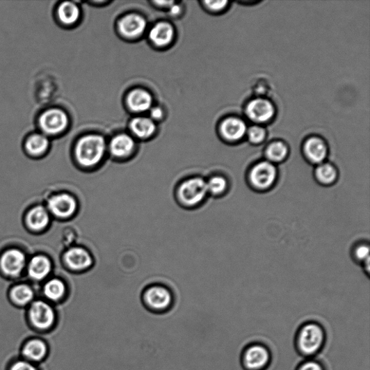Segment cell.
Returning a JSON list of instances; mask_svg holds the SVG:
<instances>
[{
    "label": "cell",
    "mask_w": 370,
    "mask_h": 370,
    "mask_svg": "<svg viewBox=\"0 0 370 370\" xmlns=\"http://www.w3.org/2000/svg\"><path fill=\"white\" fill-rule=\"evenodd\" d=\"M326 339L324 327L316 321H308L302 324L296 332L295 350L305 360L314 359L324 348Z\"/></svg>",
    "instance_id": "1"
},
{
    "label": "cell",
    "mask_w": 370,
    "mask_h": 370,
    "mask_svg": "<svg viewBox=\"0 0 370 370\" xmlns=\"http://www.w3.org/2000/svg\"><path fill=\"white\" fill-rule=\"evenodd\" d=\"M106 150L104 139L98 135H89L81 138L76 147V157L86 168L97 165L103 159Z\"/></svg>",
    "instance_id": "2"
},
{
    "label": "cell",
    "mask_w": 370,
    "mask_h": 370,
    "mask_svg": "<svg viewBox=\"0 0 370 370\" xmlns=\"http://www.w3.org/2000/svg\"><path fill=\"white\" fill-rule=\"evenodd\" d=\"M28 321L35 330L48 332L57 324V313L48 303L42 300L34 301L29 308Z\"/></svg>",
    "instance_id": "3"
},
{
    "label": "cell",
    "mask_w": 370,
    "mask_h": 370,
    "mask_svg": "<svg viewBox=\"0 0 370 370\" xmlns=\"http://www.w3.org/2000/svg\"><path fill=\"white\" fill-rule=\"evenodd\" d=\"M240 362L244 370H266L272 362V353L266 344L253 342L243 350Z\"/></svg>",
    "instance_id": "4"
},
{
    "label": "cell",
    "mask_w": 370,
    "mask_h": 370,
    "mask_svg": "<svg viewBox=\"0 0 370 370\" xmlns=\"http://www.w3.org/2000/svg\"><path fill=\"white\" fill-rule=\"evenodd\" d=\"M209 194L207 183L201 177H193L182 182L177 189V196L184 206L193 207L206 199Z\"/></svg>",
    "instance_id": "5"
},
{
    "label": "cell",
    "mask_w": 370,
    "mask_h": 370,
    "mask_svg": "<svg viewBox=\"0 0 370 370\" xmlns=\"http://www.w3.org/2000/svg\"><path fill=\"white\" fill-rule=\"evenodd\" d=\"M144 306L154 313H164L170 310L173 304L170 290L161 286L147 288L143 294Z\"/></svg>",
    "instance_id": "6"
},
{
    "label": "cell",
    "mask_w": 370,
    "mask_h": 370,
    "mask_svg": "<svg viewBox=\"0 0 370 370\" xmlns=\"http://www.w3.org/2000/svg\"><path fill=\"white\" fill-rule=\"evenodd\" d=\"M278 172L275 165L269 161L256 163L249 173V182L256 191L270 190L275 184Z\"/></svg>",
    "instance_id": "7"
},
{
    "label": "cell",
    "mask_w": 370,
    "mask_h": 370,
    "mask_svg": "<svg viewBox=\"0 0 370 370\" xmlns=\"http://www.w3.org/2000/svg\"><path fill=\"white\" fill-rule=\"evenodd\" d=\"M69 123L68 117L60 108H51L45 112L39 118L41 131L47 135H58L65 131Z\"/></svg>",
    "instance_id": "8"
},
{
    "label": "cell",
    "mask_w": 370,
    "mask_h": 370,
    "mask_svg": "<svg viewBox=\"0 0 370 370\" xmlns=\"http://www.w3.org/2000/svg\"><path fill=\"white\" fill-rule=\"evenodd\" d=\"M49 209L54 215L61 218L73 216L78 209L75 198L67 193L53 196L49 201Z\"/></svg>",
    "instance_id": "9"
},
{
    "label": "cell",
    "mask_w": 370,
    "mask_h": 370,
    "mask_svg": "<svg viewBox=\"0 0 370 370\" xmlns=\"http://www.w3.org/2000/svg\"><path fill=\"white\" fill-rule=\"evenodd\" d=\"M49 355L47 343L39 338L27 340L22 348V358L37 364L43 362Z\"/></svg>",
    "instance_id": "10"
},
{
    "label": "cell",
    "mask_w": 370,
    "mask_h": 370,
    "mask_svg": "<svg viewBox=\"0 0 370 370\" xmlns=\"http://www.w3.org/2000/svg\"><path fill=\"white\" fill-rule=\"evenodd\" d=\"M64 259L69 268L76 271H85L94 264V259L90 253L81 247L69 249L65 253Z\"/></svg>",
    "instance_id": "11"
},
{
    "label": "cell",
    "mask_w": 370,
    "mask_h": 370,
    "mask_svg": "<svg viewBox=\"0 0 370 370\" xmlns=\"http://www.w3.org/2000/svg\"><path fill=\"white\" fill-rule=\"evenodd\" d=\"M246 113L251 120L257 123H264L272 119L275 113V108L269 101L257 99L249 103Z\"/></svg>",
    "instance_id": "12"
},
{
    "label": "cell",
    "mask_w": 370,
    "mask_h": 370,
    "mask_svg": "<svg viewBox=\"0 0 370 370\" xmlns=\"http://www.w3.org/2000/svg\"><path fill=\"white\" fill-rule=\"evenodd\" d=\"M26 264L25 255L19 250L12 249L6 251L1 257L3 271L9 275L15 276L21 273Z\"/></svg>",
    "instance_id": "13"
},
{
    "label": "cell",
    "mask_w": 370,
    "mask_h": 370,
    "mask_svg": "<svg viewBox=\"0 0 370 370\" xmlns=\"http://www.w3.org/2000/svg\"><path fill=\"white\" fill-rule=\"evenodd\" d=\"M304 152L310 162L317 164L323 163L328 154L324 141L318 138L308 139L305 144Z\"/></svg>",
    "instance_id": "14"
},
{
    "label": "cell",
    "mask_w": 370,
    "mask_h": 370,
    "mask_svg": "<svg viewBox=\"0 0 370 370\" xmlns=\"http://www.w3.org/2000/svg\"><path fill=\"white\" fill-rule=\"evenodd\" d=\"M247 127L246 123L235 118H228L222 122L220 132L223 136L231 141L241 139L246 134Z\"/></svg>",
    "instance_id": "15"
},
{
    "label": "cell",
    "mask_w": 370,
    "mask_h": 370,
    "mask_svg": "<svg viewBox=\"0 0 370 370\" xmlns=\"http://www.w3.org/2000/svg\"><path fill=\"white\" fill-rule=\"evenodd\" d=\"M146 28L144 18L136 14L124 17L120 22V29L122 34L128 37H136L142 34Z\"/></svg>",
    "instance_id": "16"
},
{
    "label": "cell",
    "mask_w": 370,
    "mask_h": 370,
    "mask_svg": "<svg viewBox=\"0 0 370 370\" xmlns=\"http://www.w3.org/2000/svg\"><path fill=\"white\" fill-rule=\"evenodd\" d=\"M51 270L49 259L44 255L33 257L29 264V274L32 279L42 280L47 276Z\"/></svg>",
    "instance_id": "17"
},
{
    "label": "cell",
    "mask_w": 370,
    "mask_h": 370,
    "mask_svg": "<svg viewBox=\"0 0 370 370\" xmlns=\"http://www.w3.org/2000/svg\"><path fill=\"white\" fill-rule=\"evenodd\" d=\"M135 147L134 140L127 135L122 134L115 137L110 143V151L118 158L126 157L131 154Z\"/></svg>",
    "instance_id": "18"
},
{
    "label": "cell",
    "mask_w": 370,
    "mask_h": 370,
    "mask_svg": "<svg viewBox=\"0 0 370 370\" xmlns=\"http://www.w3.org/2000/svg\"><path fill=\"white\" fill-rule=\"evenodd\" d=\"M127 103L135 112H145L152 104V97L149 92L142 89L134 90L128 95Z\"/></svg>",
    "instance_id": "19"
},
{
    "label": "cell",
    "mask_w": 370,
    "mask_h": 370,
    "mask_svg": "<svg viewBox=\"0 0 370 370\" xmlns=\"http://www.w3.org/2000/svg\"><path fill=\"white\" fill-rule=\"evenodd\" d=\"M150 37L154 45L163 47L172 42L174 37V29L168 23H159L152 29Z\"/></svg>",
    "instance_id": "20"
},
{
    "label": "cell",
    "mask_w": 370,
    "mask_h": 370,
    "mask_svg": "<svg viewBox=\"0 0 370 370\" xmlns=\"http://www.w3.org/2000/svg\"><path fill=\"white\" fill-rule=\"evenodd\" d=\"M49 140L44 134H35L26 140L25 147L27 152L32 156H39L44 154L48 150Z\"/></svg>",
    "instance_id": "21"
},
{
    "label": "cell",
    "mask_w": 370,
    "mask_h": 370,
    "mask_svg": "<svg viewBox=\"0 0 370 370\" xmlns=\"http://www.w3.org/2000/svg\"><path fill=\"white\" fill-rule=\"evenodd\" d=\"M314 177L321 184L330 186L337 180L338 172L334 166L328 163H322L319 164L314 171Z\"/></svg>",
    "instance_id": "22"
},
{
    "label": "cell",
    "mask_w": 370,
    "mask_h": 370,
    "mask_svg": "<svg viewBox=\"0 0 370 370\" xmlns=\"http://www.w3.org/2000/svg\"><path fill=\"white\" fill-rule=\"evenodd\" d=\"M29 227L34 230H42L49 224V215L43 207H36L32 209L27 217Z\"/></svg>",
    "instance_id": "23"
},
{
    "label": "cell",
    "mask_w": 370,
    "mask_h": 370,
    "mask_svg": "<svg viewBox=\"0 0 370 370\" xmlns=\"http://www.w3.org/2000/svg\"><path fill=\"white\" fill-rule=\"evenodd\" d=\"M10 298L16 305L25 307L33 303L34 292L29 286L20 284L12 289Z\"/></svg>",
    "instance_id": "24"
},
{
    "label": "cell",
    "mask_w": 370,
    "mask_h": 370,
    "mask_svg": "<svg viewBox=\"0 0 370 370\" xmlns=\"http://www.w3.org/2000/svg\"><path fill=\"white\" fill-rule=\"evenodd\" d=\"M80 10L78 6L72 2H64L58 9L60 21L66 25L75 24L80 17Z\"/></svg>",
    "instance_id": "25"
},
{
    "label": "cell",
    "mask_w": 370,
    "mask_h": 370,
    "mask_svg": "<svg viewBox=\"0 0 370 370\" xmlns=\"http://www.w3.org/2000/svg\"><path fill=\"white\" fill-rule=\"evenodd\" d=\"M132 131L139 138H146L156 131V125L152 119L137 118L131 122Z\"/></svg>",
    "instance_id": "26"
},
{
    "label": "cell",
    "mask_w": 370,
    "mask_h": 370,
    "mask_svg": "<svg viewBox=\"0 0 370 370\" xmlns=\"http://www.w3.org/2000/svg\"><path fill=\"white\" fill-rule=\"evenodd\" d=\"M66 293L65 284L58 279L49 281L44 287L45 297L51 302H59L63 300Z\"/></svg>",
    "instance_id": "27"
},
{
    "label": "cell",
    "mask_w": 370,
    "mask_h": 370,
    "mask_svg": "<svg viewBox=\"0 0 370 370\" xmlns=\"http://www.w3.org/2000/svg\"><path fill=\"white\" fill-rule=\"evenodd\" d=\"M288 152V147L284 143L275 142L267 147L266 155L269 162L280 163L287 158Z\"/></svg>",
    "instance_id": "28"
},
{
    "label": "cell",
    "mask_w": 370,
    "mask_h": 370,
    "mask_svg": "<svg viewBox=\"0 0 370 370\" xmlns=\"http://www.w3.org/2000/svg\"><path fill=\"white\" fill-rule=\"evenodd\" d=\"M207 183L209 194L214 196L225 194L229 188L227 179L222 176H214Z\"/></svg>",
    "instance_id": "29"
},
{
    "label": "cell",
    "mask_w": 370,
    "mask_h": 370,
    "mask_svg": "<svg viewBox=\"0 0 370 370\" xmlns=\"http://www.w3.org/2000/svg\"><path fill=\"white\" fill-rule=\"evenodd\" d=\"M266 136L264 128L259 126H253L248 131V138L250 141L254 144L262 143Z\"/></svg>",
    "instance_id": "30"
},
{
    "label": "cell",
    "mask_w": 370,
    "mask_h": 370,
    "mask_svg": "<svg viewBox=\"0 0 370 370\" xmlns=\"http://www.w3.org/2000/svg\"><path fill=\"white\" fill-rule=\"evenodd\" d=\"M8 370H40L33 363L28 362L24 359H18L13 361L8 367Z\"/></svg>",
    "instance_id": "31"
},
{
    "label": "cell",
    "mask_w": 370,
    "mask_h": 370,
    "mask_svg": "<svg viewBox=\"0 0 370 370\" xmlns=\"http://www.w3.org/2000/svg\"><path fill=\"white\" fill-rule=\"evenodd\" d=\"M295 370H326L322 362L314 359H306Z\"/></svg>",
    "instance_id": "32"
},
{
    "label": "cell",
    "mask_w": 370,
    "mask_h": 370,
    "mask_svg": "<svg viewBox=\"0 0 370 370\" xmlns=\"http://www.w3.org/2000/svg\"><path fill=\"white\" fill-rule=\"evenodd\" d=\"M354 254L357 261L365 263L369 260V247L367 245H360L355 248Z\"/></svg>",
    "instance_id": "33"
},
{
    "label": "cell",
    "mask_w": 370,
    "mask_h": 370,
    "mask_svg": "<svg viewBox=\"0 0 370 370\" xmlns=\"http://www.w3.org/2000/svg\"><path fill=\"white\" fill-rule=\"evenodd\" d=\"M207 7L213 11H221L226 8L227 1H207Z\"/></svg>",
    "instance_id": "34"
},
{
    "label": "cell",
    "mask_w": 370,
    "mask_h": 370,
    "mask_svg": "<svg viewBox=\"0 0 370 370\" xmlns=\"http://www.w3.org/2000/svg\"><path fill=\"white\" fill-rule=\"evenodd\" d=\"M151 115L153 119L159 120L162 118L163 112L159 107L153 108L151 110Z\"/></svg>",
    "instance_id": "35"
},
{
    "label": "cell",
    "mask_w": 370,
    "mask_h": 370,
    "mask_svg": "<svg viewBox=\"0 0 370 370\" xmlns=\"http://www.w3.org/2000/svg\"><path fill=\"white\" fill-rule=\"evenodd\" d=\"M170 12L173 14H178L180 12V8L179 6H172L170 9Z\"/></svg>",
    "instance_id": "36"
}]
</instances>
